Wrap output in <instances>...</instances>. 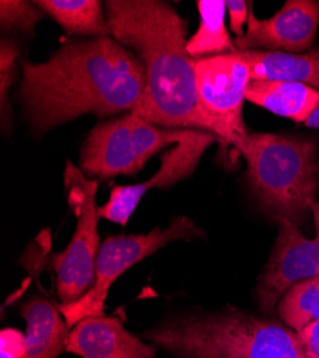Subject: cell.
<instances>
[{
	"instance_id": "obj_1",
	"label": "cell",
	"mask_w": 319,
	"mask_h": 358,
	"mask_svg": "<svg viewBox=\"0 0 319 358\" xmlns=\"http://www.w3.org/2000/svg\"><path fill=\"white\" fill-rule=\"evenodd\" d=\"M147 89L140 59L110 36L69 42L46 62L22 65L19 102L34 132L84 115L135 112Z\"/></svg>"
},
{
	"instance_id": "obj_2",
	"label": "cell",
	"mask_w": 319,
	"mask_h": 358,
	"mask_svg": "<svg viewBox=\"0 0 319 358\" xmlns=\"http://www.w3.org/2000/svg\"><path fill=\"white\" fill-rule=\"evenodd\" d=\"M105 8L109 36L133 49L147 73L135 113L169 129L211 132L198 98L196 59L186 50V22L158 0H109Z\"/></svg>"
},
{
	"instance_id": "obj_3",
	"label": "cell",
	"mask_w": 319,
	"mask_h": 358,
	"mask_svg": "<svg viewBox=\"0 0 319 358\" xmlns=\"http://www.w3.org/2000/svg\"><path fill=\"white\" fill-rule=\"evenodd\" d=\"M147 338L179 358H306L297 333L235 310L168 320Z\"/></svg>"
},
{
	"instance_id": "obj_4",
	"label": "cell",
	"mask_w": 319,
	"mask_h": 358,
	"mask_svg": "<svg viewBox=\"0 0 319 358\" xmlns=\"http://www.w3.org/2000/svg\"><path fill=\"white\" fill-rule=\"evenodd\" d=\"M237 151L246 162L251 191L262 210L276 221L304 224L316 202V145L278 134L248 132Z\"/></svg>"
},
{
	"instance_id": "obj_5",
	"label": "cell",
	"mask_w": 319,
	"mask_h": 358,
	"mask_svg": "<svg viewBox=\"0 0 319 358\" xmlns=\"http://www.w3.org/2000/svg\"><path fill=\"white\" fill-rule=\"evenodd\" d=\"M191 131L163 128L129 112L96 125L86 136L80 169L86 176L98 179L136 175L165 146L179 143Z\"/></svg>"
},
{
	"instance_id": "obj_6",
	"label": "cell",
	"mask_w": 319,
	"mask_h": 358,
	"mask_svg": "<svg viewBox=\"0 0 319 358\" xmlns=\"http://www.w3.org/2000/svg\"><path fill=\"white\" fill-rule=\"evenodd\" d=\"M65 188L76 215V228L68 248L53 255L57 296L62 304H72L88 292L96 278V259L101 250L96 208L98 179L86 178L82 169L66 162Z\"/></svg>"
},
{
	"instance_id": "obj_7",
	"label": "cell",
	"mask_w": 319,
	"mask_h": 358,
	"mask_svg": "<svg viewBox=\"0 0 319 358\" xmlns=\"http://www.w3.org/2000/svg\"><path fill=\"white\" fill-rule=\"evenodd\" d=\"M202 235L204 231L196 227L191 218L181 217L173 220L165 229L155 228L142 235L107 236L98 254L94 287L80 300L59 306L68 327H75L83 318L103 315L109 288L131 266L148 258L172 241L192 240Z\"/></svg>"
},
{
	"instance_id": "obj_8",
	"label": "cell",
	"mask_w": 319,
	"mask_h": 358,
	"mask_svg": "<svg viewBox=\"0 0 319 358\" xmlns=\"http://www.w3.org/2000/svg\"><path fill=\"white\" fill-rule=\"evenodd\" d=\"M198 98L211 132L221 142L239 146L248 135L244 122V102L251 82V71L235 52L207 56L195 61Z\"/></svg>"
},
{
	"instance_id": "obj_9",
	"label": "cell",
	"mask_w": 319,
	"mask_h": 358,
	"mask_svg": "<svg viewBox=\"0 0 319 358\" xmlns=\"http://www.w3.org/2000/svg\"><path fill=\"white\" fill-rule=\"evenodd\" d=\"M218 141V136L211 132L192 129L185 139L161 157L159 171L147 182L114 187L109 201L98 208L99 218L126 227L144 194L154 188L170 187L191 175L207 149Z\"/></svg>"
},
{
	"instance_id": "obj_10",
	"label": "cell",
	"mask_w": 319,
	"mask_h": 358,
	"mask_svg": "<svg viewBox=\"0 0 319 358\" xmlns=\"http://www.w3.org/2000/svg\"><path fill=\"white\" fill-rule=\"evenodd\" d=\"M319 26V2L288 0L269 19H258L252 6L244 36L235 39L239 52L262 50L304 53L316 38Z\"/></svg>"
},
{
	"instance_id": "obj_11",
	"label": "cell",
	"mask_w": 319,
	"mask_h": 358,
	"mask_svg": "<svg viewBox=\"0 0 319 358\" xmlns=\"http://www.w3.org/2000/svg\"><path fill=\"white\" fill-rule=\"evenodd\" d=\"M279 235L264 274L256 285L259 308L271 313L282 296L301 281L319 275L312 240L304 236L298 225L279 220Z\"/></svg>"
},
{
	"instance_id": "obj_12",
	"label": "cell",
	"mask_w": 319,
	"mask_h": 358,
	"mask_svg": "<svg viewBox=\"0 0 319 358\" xmlns=\"http://www.w3.org/2000/svg\"><path fill=\"white\" fill-rule=\"evenodd\" d=\"M82 358H154L155 347L125 330L118 318L88 317L69 333L66 350Z\"/></svg>"
},
{
	"instance_id": "obj_13",
	"label": "cell",
	"mask_w": 319,
	"mask_h": 358,
	"mask_svg": "<svg viewBox=\"0 0 319 358\" xmlns=\"http://www.w3.org/2000/svg\"><path fill=\"white\" fill-rule=\"evenodd\" d=\"M26 334L19 358H57L68 343V324L59 307L43 298H35L20 307Z\"/></svg>"
},
{
	"instance_id": "obj_14",
	"label": "cell",
	"mask_w": 319,
	"mask_h": 358,
	"mask_svg": "<svg viewBox=\"0 0 319 358\" xmlns=\"http://www.w3.org/2000/svg\"><path fill=\"white\" fill-rule=\"evenodd\" d=\"M246 101L294 122H306L319 108L316 89L289 80H251Z\"/></svg>"
},
{
	"instance_id": "obj_15",
	"label": "cell",
	"mask_w": 319,
	"mask_h": 358,
	"mask_svg": "<svg viewBox=\"0 0 319 358\" xmlns=\"http://www.w3.org/2000/svg\"><path fill=\"white\" fill-rule=\"evenodd\" d=\"M238 53L251 71V80H289L319 92V48L304 53L246 50Z\"/></svg>"
},
{
	"instance_id": "obj_16",
	"label": "cell",
	"mask_w": 319,
	"mask_h": 358,
	"mask_svg": "<svg viewBox=\"0 0 319 358\" xmlns=\"http://www.w3.org/2000/svg\"><path fill=\"white\" fill-rule=\"evenodd\" d=\"M199 26L188 41L186 50L193 59L238 52L225 24L226 6L223 0H198Z\"/></svg>"
},
{
	"instance_id": "obj_17",
	"label": "cell",
	"mask_w": 319,
	"mask_h": 358,
	"mask_svg": "<svg viewBox=\"0 0 319 358\" xmlns=\"http://www.w3.org/2000/svg\"><path fill=\"white\" fill-rule=\"evenodd\" d=\"M35 3L68 34L109 36L106 13L98 0H38Z\"/></svg>"
},
{
	"instance_id": "obj_18",
	"label": "cell",
	"mask_w": 319,
	"mask_h": 358,
	"mask_svg": "<svg viewBox=\"0 0 319 358\" xmlns=\"http://www.w3.org/2000/svg\"><path fill=\"white\" fill-rule=\"evenodd\" d=\"M282 321L295 331L319 321V275L301 281L289 289L278 304Z\"/></svg>"
},
{
	"instance_id": "obj_19",
	"label": "cell",
	"mask_w": 319,
	"mask_h": 358,
	"mask_svg": "<svg viewBox=\"0 0 319 358\" xmlns=\"http://www.w3.org/2000/svg\"><path fill=\"white\" fill-rule=\"evenodd\" d=\"M45 12L35 2L20 0H2L0 2V23L3 31H17L32 35L35 26L45 16Z\"/></svg>"
},
{
	"instance_id": "obj_20",
	"label": "cell",
	"mask_w": 319,
	"mask_h": 358,
	"mask_svg": "<svg viewBox=\"0 0 319 358\" xmlns=\"http://www.w3.org/2000/svg\"><path fill=\"white\" fill-rule=\"evenodd\" d=\"M17 46L15 42L3 39L0 46V95H2V122L8 121V89L10 87L15 78V65L17 61Z\"/></svg>"
},
{
	"instance_id": "obj_21",
	"label": "cell",
	"mask_w": 319,
	"mask_h": 358,
	"mask_svg": "<svg viewBox=\"0 0 319 358\" xmlns=\"http://www.w3.org/2000/svg\"><path fill=\"white\" fill-rule=\"evenodd\" d=\"M226 12L229 16L230 31L237 35V38L244 36V26L248 24L251 3L244 0H226Z\"/></svg>"
},
{
	"instance_id": "obj_22",
	"label": "cell",
	"mask_w": 319,
	"mask_h": 358,
	"mask_svg": "<svg viewBox=\"0 0 319 358\" xmlns=\"http://www.w3.org/2000/svg\"><path fill=\"white\" fill-rule=\"evenodd\" d=\"M306 358H319V321H312L297 331Z\"/></svg>"
},
{
	"instance_id": "obj_23",
	"label": "cell",
	"mask_w": 319,
	"mask_h": 358,
	"mask_svg": "<svg viewBox=\"0 0 319 358\" xmlns=\"http://www.w3.org/2000/svg\"><path fill=\"white\" fill-rule=\"evenodd\" d=\"M24 336L13 328L2 331V358H19L22 355Z\"/></svg>"
},
{
	"instance_id": "obj_24",
	"label": "cell",
	"mask_w": 319,
	"mask_h": 358,
	"mask_svg": "<svg viewBox=\"0 0 319 358\" xmlns=\"http://www.w3.org/2000/svg\"><path fill=\"white\" fill-rule=\"evenodd\" d=\"M312 217H313V222H315V229H316V235L312 240L313 243V248H315V258H316V265L319 268V202L316 201L315 205L312 206Z\"/></svg>"
},
{
	"instance_id": "obj_25",
	"label": "cell",
	"mask_w": 319,
	"mask_h": 358,
	"mask_svg": "<svg viewBox=\"0 0 319 358\" xmlns=\"http://www.w3.org/2000/svg\"><path fill=\"white\" fill-rule=\"evenodd\" d=\"M305 125L311 129H316L319 131V108L312 113V116L305 122Z\"/></svg>"
}]
</instances>
